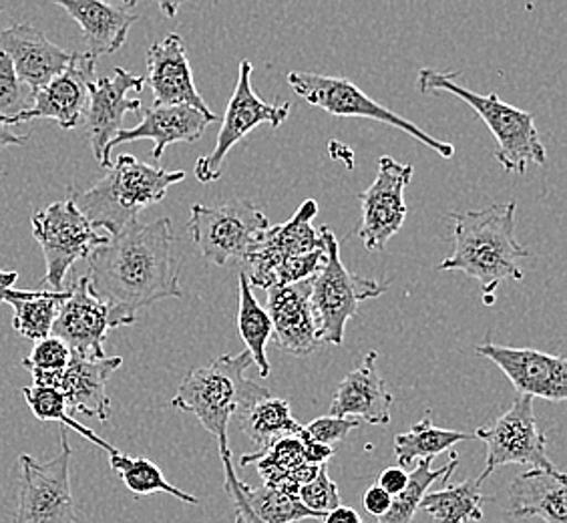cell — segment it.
I'll return each mask as SVG.
<instances>
[{"instance_id":"cell-21","label":"cell","mask_w":567,"mask_h":523,"mask_svg":"<svg viewBox=\"0 0 567 523\" xmlns=\"http://www.w3.org/2000/svg\"><path fill=\"white\" fill-rule=\"evenodd\" d=\"M312 280L268 290L266 312L272 320V337L278 347L296 357H308L320 349L317 325L310 308Z\"/></svg>"},{"instance_id":"cell-8","label":"cell","mask_w":567,"mask_h":523,"mask_svg":"<svg viewBox=\"0 0 567 523\" xmlns=\"http://www.w3.org/2000/svg\"><path fill=\"white\" fill-rule=\"evenodd\" d=\"M290 88L295 89L300 98L310 105L327 111L337 117H364V120L379 121L384 125H391L394 130H401L415 137L419 142L431 147L441 157L451 160L455 155V145L447 142H439L433 135L421 130L415 123L401 117L399 113L381 105L379 101L369 98L364 91H360L350 79L344 76L318 75V73H305L295 71L288 75Z\"/></svg>"},{"instance_id":"cell-32","label":"cell","mask_w":567,"mask_h":523,"mask_svg":"<svg viewBox=\"0 0 567 523\" xmlns=\"http://www.w3.org/2000/svg\"><path fill=\"white\" fill-rule=\"evenodd\" d=\"M238 491L241 500L260 522L264 523H295L302 520H322L324 515L310 512L305 507L298 495L284 490H274L268 485L250 488L244 481L238 480Z\"/></svg>"},{"instance_id":"cell-38","label":"cell","mask_w":567,"mask_h":523,"mask_svg":"<svg viewBox=\"0 0 567 523\" xmlns=\"http://www.w3.org/2000/svg\"><path fill=\"white\" fill-rule=\"evenodd\" d=\"M33 107V91L14 73L11 59L0 53V120H12Z\"/></svg>"},{"instance_id":"cell-10","label":"cell","mask_w":567,"mask_h":523,"mask_svg":"<svg viewBox=\"0 0 567 523\" xmlns=\"http://www.w3.org/2000/svg\"><path fill=\"white\" fill-rule=\"evenodd\" d=\"M71 455L69 437L61 431V451L56 458L47 463L27 453L19 458V505L12 523H76L75 500L71 493Z\"/></svg>"},{"instance_id":"cell-40","label":"cell","mask_w":567,"mask_h":523,"mask_svg":"<svg viewBox=\"0 0 567 523\" xmlns=\"http://www.w3.org/2000/svg\"><path fill=\"white\" fill-rule=\"evenodd\" d=\"M359 427V419H342V417H318L312 423L305 427V433L310 441H317L322 445H337L342 439H347L352 429Z\"/></svg>"},{"instance_id":"cell-4","label":"cell","mask_w":567,"mask_h":523,"mask_svg":"<svg viewBox=\"0 0 567 523\" xmlns=\"http://www.w3.org/2000/svg\"><path fill=\"white\" fill-rule=\"evenodd\" d=\"M184 180V172L143 164L123 153L111 164L110 174L71 199L93 228L107 229L110 236H115L135 222L142 209L159 204L167 189Z\"/></svg>"},{"instance_id":"cell-30","label":"cell","mask_w":567,"mask_h":523,"mask_svg":"<svg viewBox=\"0 0 567 523\" xmlns=\"http://www.w3.org/2000/svg\"><path fill=\"white\" fill-rule=\"evenodd\" d=\"M240 427L260 449L270 448L286 437H298L305 429L292 417L290 404L274 397L241 411Z\"/></svg>"},{"instance_id":"cell-3","label":"cell","mask_w":567,"mask_h":523,"mask_svg":"<svg viewBox=\"0 0 567 523\" xmlns=\"http://www.w3.org/2000/svg\"><path fill=\"white\" fill-rule=\"evenodd\" d=\"M251 365L254 360L248 350L234 357L221 355L206 367L189 372L172 399V407L194 414L209 435L216 437L221 458L231 455L228 443L231 417L272 397L270 389L246 377Z\"/></svg>"},{"instance_id":"cell-22","label":"cell","mask_w":567,"mask_h":523,"mask_svg":"<svg viewBox=\"0 0 567 523\" xmlns=\"http://www.w3.org/2000/svg\"><path fill=\"white\" fill-rule=\"evenodd\" d=\"M123 365L121 357L87 359L71 355L65 371L56 377L51 389L63 394L69 413H83L105 423L110 419L111 401L107 381Z\"/></svg>"},{"instance_id":"cell-36","label":"cell","mask_w":567,"mask_h":523,"mask_svg":"<svg viewBox=\"0 0 567 523\" xmlns=\"http://www.w3.org/2000/svg\"><path fill=\"white\" fill-rule=\"evenodd\" d=\"M22 394H24V401L29 404V409L33 411L34 417H37L39 421H47V423L53 421V423L66 427V429L75 431L79 435L85 437L93 445H97V448L107 451V453H113V451L117 449L113 448L111 443H107L105 439H101V437H99L95 431H91L89 427L79 423L75 417L69 413L66 401L63 399V394L56 391V389L33 384V387H24Z\"/></svg>"},{"instance_id":"cell-34","label":"cell","mask_w":567,"mask_h":523,"mask_svg":"<svg viewBox=\"0 0 567 523\" xmlns=\"http://www.w3.org/2000/svg\"><path fill=\"white\" fill-rule=\"evenodd\" d=\"M458 465V455L455 453L445 468L433 469V459H421L411 473H409V483L396 498H393L391 510L384 513L377 523H413L419 505L423 502L431 485L439 480H445L447 475H453Z\"/></svg>"},{"instance_id":"cell-19","label":"cell","mask_w":567,"mask_h":523,"mask_svg":"<svg viewBox=\"0 0 567 523\" xmlns=\"http://www.w3.org/2000/svg\"><path fill=\"white\" fill-rule=\"evenodd\" d=\"M143 79L152 88L155 105H187L206 115H214L208 103L197 93L186 43L179 34H165L164 41L150 47L147 76Z\"/></svg>"},{"instance_id":"cell-14","label":"cell","mask_w":567,"mask_h":523,"mask_svg":"<svg viewBox=\"0 0 567 523\" xmlns=\"http://www.w3.org/2000/svg\"><path fill=\"white\" fill-rule=\"evenodd\" d=\"M145 88V79L115 66L113 75L97 79L89 85V105L85 111V130L93 155L101 167L110 170V145L123 127V117L132 111L142 110V101L130 98Z\"/></svg>"},{"instance_id":"cell-47","label":"cell","mask_w":567,"mask_h":523,"mask_svg":"<svg viewBox=\"0 0 567 523\" xmlns=\"http://www.w3.org/2000/svg\"><path fill=\"white\" fill-rule=\"evenodd\" d=\"M17 280H19L17 270H0V305H4V296L11 290Z\"/></svg>"},{"instance_id":"cell-45","label":"cell","mask_w":567,"mask_h":523,"mask_svg":"<svg viewBox=\"0 0 567 523\" xmlns=\"http://www.w3.org/2000/svg\"><path fill=\"white\" fill-rule=\"evenodd\" d=\"M322 523H362V517H360L359 513L354 512L352 507L339 505L337 510L328 512L327 515L322 517Z\"/></svg>"},{"instance_id":"cell-2","label":"cell","mask_w":567,"mask_h":523,"mask_svg":"<svg viewBox=\"0 0 567 523\" xmlns=\"http://www.w3.org/2000/svg\"><path fill=\"white\" fill-rule=\"evenodd\" d=\"M515 202L493 204L480 212H453V254L436 268L458 270L480 280L485 305H492L493 293L505 280H522L519 260L529 252L515 238Z\"/></svg>"},{"instance_id":"cell-27","label":"cell","mask_w":567,"mask_h":523,"mask_svg":"<svg viewBox=\"0 0 567 523\" xmlns=\"http://www.w3.org/2000/svg\"><path fill=\"white\" fill-rule=\"evenodd\" d=\"M256 463L264 485L274 490H284L298 495V490L317 475L318 468H312L302 458V443L298 437H286L272 443L270 448L260 449L251 455L240 459L241 468Z\"/></svg>"},{"instance_id":"cell-6","label":"cell","mask_w":567,"mask_h":523,"mask_svg":"<svg viewBox=\"0 0 567 523\" xmlns=\"http://www.w3.org/2000/svg\"><path fill=\"white\" fill-rule=\"evenodd\" d=\"M320 236L324 242L327 262L312 280L310 308L320 345L327 342L340 347L344 342L347 322L357 317L360 302L384 295L389 290V283H377L350 273L340 258V244L334 232L322 228Z\"/></svg>"},{"instance_id":"cell-16","label":"cell","mask_w":567,"mask_h":523,"mask_svg":"<svg viewBox=\"0 0 567 523\" xmlns=\"http://www.w3.org/2000/svg\"><path fill=\"white\" fill-rule=\"evenodd\" d=\"M97 59L89 53H71V61L61 75L34 91L33 107L12 120H2L7 127L27 121L53 120L61 130H75L85 117L89 105V85L97 81Z\"/></svg>"},{"instance_id":"cell-23","label":"cell","mask_w":567,"mask_h":523,"mask_svg":"<svg viewBox=\"0 0 567 523\" xmlns=\"http://www.w3.org/2000/svg\"><path fill=\"white\" fill-rule=\"evenodd\" d=\"M218 121V115H206L202 111L187 107V105H155L143 113L140 125L133 130H121L115 140L111 142L110 150L123 143L137 142V140H152L153 160L159 162L165 147L174 143H194L206 133L209 123Z\"/></svg>"},{"instance_id":"cell-26","label":"cell","mask_w":567,"mask_h":523,"mask_svg":"<svg viewBox=\"0 0 567 523\" xmlns=\"http://www.w3.org/2000/svg\"><path fill=\"white\" fill-rule=\"evenodd\" d=\"M509 513L515 520L567 523L566 473L529 469L517 475L509 490Z\"/></svg>"},{"instance_id":"cell-17","label":"cell","mask_w":567,"mask_h":523,"mask_svg":"<svg viewBox=\"0 0 567 523\" xmlns=\"http://www.w3.org/2000/svg\"><path fill=\"white\" fill-rule=\"evenodd\" d=\"M475 352L495 362L517 389V394L564 403L567 399L566 357L539 350L499 347L492 340L475 347Z\"/></svg>"},{"instance_id":"cell-13","label":"cell","mask_w":567,"mask_h":523,"mask_svg":"<svg viewBox=\"0 0 567 523\" xmlns=\"http://www.w3.org/2000/svg\"><path fill=\"white\" fill-rule=\"evenodd\" d=\"M413 174V165L399 164L393 157L382 155L374 182L359 194L362 207L359 236L367 250H384L386 242L403 228L406 218L404 189L411 184Z\"/></svg>"},{"instance_id":"cell-29","label":"cell","mask_w":567,"mask_h":523,"mask_svg":"<svg viewBox=\"0 0 567 523\" xmlns=\"http://www.w3.org/2000/svg\"><path fill=\"white\" fill-rule=\"evenodd\" d=\"M487 500L480 478L463 483L447 481L443 490L426 493L419 510H425L436 523L481 522Z\"/></svg>"},{"instance_id":"cell-31","label":"cell","mask_w":567,"mask_h":523,"mask_svg":"<svg viewBox=\"0 0 567 523\" xmlns=\"http://www.w3.org/2000/svg\"><path fill=\"white\" fill-rule=\"evenodd\" d=\"M475 439L473 433H461L451 429H441L433 425V421L426 414L411 431L399 433L394 437V455L399 461V468H411L416 459H433L445 453L447 449L455 448L461 441Z\"/></svg>"},{"instance_id":"cell-41","label":"cell","mask_w":567,"mask_h":523,"mask_svg":"<svg viewBox=\"0 0 567 523\" xmlns=\"http://www.w3.org/2000/svg\"><path fill=\"white\" fill-rule=\"evenodd\" d=\"M221 463H224V475H226V491H228L229 500L234 502V507H236V523H264L248 510V505L241 500L240 491H238V480L240 478L234 469L231 455L221 458Z\"/></svg>"},{"instance_id":"cell-42","label":"cell","mask_w":567,"mask_h":523,"mask_svg":"<svg viewBox=\"0 0 567 523\" xmlns=\"http://www.w3.org/2000/svg\"><path fill=\"white\" fill-rule=\"evenodd\" d=\"M298 439H300V443H302V458H305L306 463L312 465V468L327 465L330 458L334 455V449L322 445V443H317V441H310V439L306 437L305 429H302V433L298 435Z\"/></svg>"},{"instance_id":"cell-12","label":"cell","mask_w":567,"mask_h":523,"mask_svg":"<svg viewBox=\"0 0 567 523\" xmlns=\"http://www.w3.org/2000/svg\"><path fill=\"white\" fill-rule=\"evenodd\" d=\"M290 110H292L290 103L270 105L256 95V91L251 89V63L244 59L240 63V75H238L234 95L229 98L228 110L224 115L216 147L209 155L197 160L196 170H194L197 182L212 184L219 180L226 155L231 152V147L236 143L241 142L248 133L262 123H268V125H272L274 130H278L284 121L288 120Z\"/></svg>"},{"instance_id":"cell-43","label":"cell","mask_w":567,"mask_h":523,"mask_svg":"<svg viewBox=\"0 0 567 523\" xmlns=\"http://www.w3.org/2000/svg\"><path fill=\"white\" fill-rule=\"evenodd\" d=\"M362 503H364V510L371 513L372 517H382L384 513L391 510V503H393V498L386 493V491L379 488V485H372L364 493V498H362Z\"/></svg>"},{"instance_id":"cell-28","label":"cell","mask_w":567,"mask_h":523,"mask_svg":"<svg viewBox=\"0 0 567 523\" xmlns=\"http://www.w3.org/2000/svg\"><path fill=\"white\" fill-rule=\"evenodd\" d=\"M69 288L56 290H9L4 302L12 306V328L29 340H43L51 337L61 306L65 305Z\"/></svg>"},{"instance_id":"cell-33","label":"cell","mask_w":567,"mask_h":523,"mask_svg":"<svg viewBox=\"0 0 567 523\" xmlns=\"http://www.w3.org/2000/svg\"><path fill=\"white\" fill-rule=\"evenodd\" d=\"M238 328L240 337L246 345L254 365H258L262 379L270 375V362L266 357V345L272 338V320L268 317L256 296L251 293V286L246 280V274H240V310H238Z\"/></svg>"},{"instance_id":"cell-7","label":"cell","mask_w":567,"mask_h":523,"mask_svg":"<svg viewBox=\"0 0 567 523\" xmlns=\"http://www.w3.org/2000/svg\"><path fill=\"white\" fill-rule=\"evenodd\" d=\"M187 228L206 260L226 266L229 262L248 260L270 228V222L251 202L234 199L219 206L196 204Z\"/></svg>"},{"instance_id":"cell-44","label":"cell","mask_w":567,"mask_h":523,"mask_svg":"<svg viewBox=\"0 0 567 523\" xmlns=\"http://www.w3.org/2000/svg\"><path fill=\"white\" fill-rule=\"evenodd\" d=\"M406 483H409V473L404 469L389 468L382 471L377 485L386 491L391 498H396L406 488Z\"/></svg>"},{"instance_id":"cell-9","label":"cell","mask_w":567,"mask_h":523,"mask_svg":"<svg viewBox=\"0 0 567 523\" xmlns=\"http://www.w3.org/2000/svg\"><path fill=\"white\" fill-rule=\"evenodd\" d=\"M31 226L47 264L43 283L51 284L56 293L65 290L66 274L75 262L87 260L91 252L110 242V236L99 234L89 224L71 197L39 209L31 219Z\"/></svg>"},{"instance_id":"cell-11","label":"cell","mask_w":567,"mask_h":523,"mask_svg":"<svg viewBox=\"0 0 567 523\" xmlns=\"http://www.w3.org/2000/svg\"><path fill=\"white\" fill-rule=\"evenodd\" d=\"M487 445V461L480 475L487 480L497 468L507 465H529L532 469L559 471L554 461L547 458L546 431L537 425L534 413V399L527 394H517L512 409L502 414L493 425L481 427L475 433Z\"/></svg>"},{"instance_id":"cell-15","label":"cell","mask_w":567,"mask_h":523,"mask_svg":"<svg viewBox=\"0 0 567 523\" xmlns=\"http://www.w3.org/2000/svg\"><path fill=\"white\" fill-rule=\"evenodd\" d=\"M317 202L306 199L292 218L266 229L262 242L246 260L250 268L248 274H244L250 286L270 290L274 276L286 264L308 256L312 252L324 250L322 236L312 226V219L317 218Z\"/></svg>"},{"instance_id":"cell-37","label":"cell","mask_w":567,"mask_h":523,"mask_svg":"<svg viewBox=\"0 0 567 523\" xmlns=\"http://www.w3.org/2000/svg\"><path fill=\"white\" fill-rule=\"evenodd\" d=\"M71 355L73 352L63 340L47 337L34 345L31 355L22 360V367L33 375L34 384L51 387L56 377L65 371Z\"/></svg>"},{"instance_id":"cell-46","label":"cell","mask_w":567,"mask_h":523,"mask_svg":"<svg viewBox=\"0 0 567 523\" xmlns=\"http://www.w3.org/2000/svg\"><path fill=\"white\" fill-rule=\"evenodd\" d=\"M29 142V135H17L11 127H7L2 120H0V150L9 147V145H22Z\"/></svg>"},{"instance_id":"cell-48","label":"cell","mask_w":567,"mask_h":523,"mask_svg":"<svg viewBox=\"0 0 567 523\" xmlns=\"http://www.w3.org/2000/svg\"><path fill=\"white\" fill-rule=\"evenodd\" d=\"M164 11L169 12V17H174V14H175V7H169V4H164Z\"/></svg>"},{"instance_id":"cell-39","label":"cell","mask_w":567,"mask_h":523,"mask_svg":"<svg viewBox=\"0 0 567 523\" xmlns=\"http://www.w3.org/2000/svg\"><path fill=\"white\" fill-rule=\"evenodd\" d=\"M298 500L310 512L327 515L340 505L339 485L330 480L327 465L318 468L317 475L298 490Z\"/></svg>"},{"instance_id":"cell-20","label":"cell","mask_w":567,"mask_h":523,"mask_svg":"<svg viewBox=\"0 0 567 523\" xmlns=\"http://www.w3.org/2000/svg\"><path fill=\"white\" fill-rule=\"evenodd\" d=\"M0 53L11 59L24 88L39 91L65 71L71 53L27 22L0 29Z\"/></svg>"},{"instance_id":"cell-25","label":"cell","mask_w":567,"mask_h":523,"mask_svg":"<svg viewBox=\"0 0 567 523\" xmlns=\"http://www.w3.org/2000/svg\"><path fill=\"white\" fill-rule=\"evenodd\" d=\"M379 352L371 350L359 369L350 371L340 381L337 394L330 403L332 417H360L371 425H389L391 423V407L393 394L386 389L377 371Z\"/></svg>"},{"instance_id":"cell-5","label":"cell","mask_w":567,"mask_h":523,"mask_svg":"<svg viewBox=\"0 0 567 523\" xmlns=\"http://www.w3.org/2000/svg\"><path fill=\"white\" fill-rule=\"evenodd\" d=\"M458 75V71L441 73L433 69H421L416 76V89L426 95L451 93L465 101L497 140L495 160L505 172L524 175L529 164L546 165V147L539 140L532 113L512 107L497 93L480 95L471 89L461 88L455 81Z\"/></svg>"},{"instance_id":"cell-18","label":"cell","mask_w":567,"mask_h":523,"mask_svg":"<svg viewBox=\"0 0 567 523\" xmlns=\"http://www.w3.org/2000/svg\"><path fill=\"white\" fill-rule=\"evenodd\" d=\"M110 310L89 288L87 276L69 286L51 337L63 340L69 350L87 359H105V338L110 332Z\"/></svg>"},{"instance_id":"cell-1","label":"cell","mask_w":567,"mask_h":523,"mask_svg":"<svg viewBox=\"0 0 567 523\" xmlns=\"http://www.w3.org/2000/svg\"><path fill=\"white\" fill-rule=\"evenodd\" d=\"M89 288L110 310V328L132 327L143 308L179 298V258L169 218L140 219L91 252Z\"/></svg>"},{"instance_id":"cell-24","label":"cell","mask_w":567,"mask_h":523,"mask_svg":"<svg viewBox=\"0 0 567 523\" xmlns=\"http://www.w3.org/2000/svg\"><path fill=\"white\" fill-rule=\"evenodd\" d=\"M56 7L81 27L91 57L113 55L127 41L133 22L140 14L133 11L135 2L110 4L101 0H56Z\"/></svg>"},{"instance_id":"cell-35","label":"cell","mask_w":567,"mask_h":523,"mask_svg":"<svg viewBox=\"0 0 567 523\" xmlns=\"http://www.w3.org/2000/svg\"><path fill=\"white\" fill-rule=\"evenodd\" d=\"M110 465L115 473H120L125 488L135 495H153V493H167L179 502L197 505L196 495H189L186 491L177 490L169 481L165 480L162 469L153 461L145 458H130L123 455L120 449L110 453Z\"/></svg>"}]
</instances>
